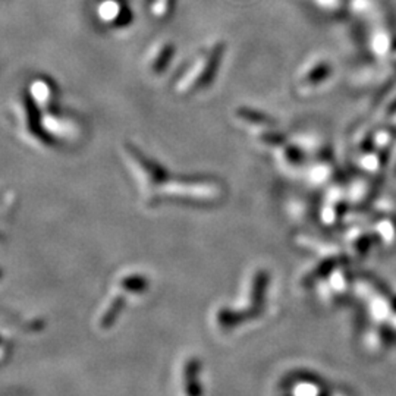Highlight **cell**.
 Listing matches in <instances>:
<instances>
[{
  "label": "cell",
  "instance_id": "cell-1",
  "mask_svg": "<svg viewBox=\"0 0 396 396\" xmlns=\"http://www.w3.org/2000/svg\"><path fill=\"white\" fill-rule=\"evenodd\" d=\"M40 110L41 109L29 97V94H25L17 100V118L21 132L31 144L46 147L52 144V138L44 128Z\"/></svg>",
  "mask_w": 396,
  "mask_h": 396
},
{
  "label": "cell",
  "instance_id": "cell-2",
  "mask_svg": "<svg viewBox=\"0 0 396 396\" xmlns=\"http://www.w3.org/2000/svg\"><path fill=\"white\" fill-rule=\"evenodd\" d=\"M221 52H224V46L216 44L209 53L200 56L194 62V67L189 68L181 78V81H178V93H191L198 87L209 84L219 67Z\"/></svg>",
  "mask_w": 396,
  "mask_h": 396
},
{
  "label": "cell",
  "instance_id": "cell-3",
  "mask_svg": "<svg viewBox=\"0 0 396 396\" xmlns=\"http://www.w3.org/2000/svg\"><path fill=\"white\" fill-rule=\"evenodd\" d=\"M123 157L131 172H134L138 184L144 189L153 188L165 175L163 169L157 165V162H153L150 157L138 151L134 146H125Z\"/></svg>",
  "mask_w": 396,
  "mask_h": 396
},
{
  "label": "cell",
  "instance_id": "cell-4",
  "mask_svg": "<svg viewBox=\"0 0 396 396\" xmlns=\"http://www.w3.org/2000/svg\"><path fill=\"white\" fill-rule=\"evenodd\" d=\"M43 125L52 137H60L63 139L74 141L75 137L81 134V125L71 116L63 114H56L53 109L46 110V115L43 116Z\"/></svg>",
  "mask_w": 396,
  "mask_h": 396
},
{
  "label": "cell",
  "instance_id": "cell-5",
  "mask_svg": "<svg viewBox=\"0 0 396 396\" xmlns=\"http://www.w3.org/2000/svg\"><path fill=\"white\" fill-rule=\"evenodd\" d=\"M96 12L106 27H123L131 21V12L123 0H99Z\"/></svg>",
  "mask_w": 396,
  "mask_h": 396
},
{
  "label": "cell",
  "instance_id": "cell-6",
  "mask_svg": "<svg viewBox=\"0 0 396 396\" xmlns=\"http://www.w3.org/2000/svg\"><path fill=\"white\" fill-rule=\"evenodd\" d=\"M28 94L29 97L34 100V103L46 112V110L53 109L55 102L57 99V88L50 79L39 76L31 83Z\"/></svg>",
  "mask_w": 396,
  "mask_h": 396
},
{
  "label": "cell",
  "instance_id": "cell-7",
  "mask_svg": "<svg viewBox=\"0 0 396 396\" xmlns=\"http://www.w3.org/2000/svg\"><path fill=\"white\" fill-rule=\"evenodd\" d=\"M173 53H175V49H173V44L169 41L153 44L146 57L149 72L153 75L162 74L169 67Z\"/></svg>",
  "mask_w": 396,
  "mask_h": 396
},
{
  "label": "cell",
  "instance_id": "cell-8",
  "mask_svg": "<svg viewBox=\"0 0 396 396\" xmlns=\"http://www.w3.org/2000/svg\"><path fill=\"white\" fill-rule=\"evenodd\" d=\"M332 68L329 63H319L314 69H311L307 75H306V83L310 86H315L319 83H323L325 79L330 75Z\"/></svg>",
  "mask_w": 396,
  "mask_h": 396
},
{
  "label": "cell",
  "instance_id": "cell-9",
  "mask_svg": "<svg viewBox=\"0 0 396 396\" xmlns=\"http://www.w3.org/2000/svg\"><path fill=\"white\" fill-rule=\"evenodd\" d=\"M236 116H240L244 121H248L254 125H272V121L268 119V116L256 112V110L251 109H238Z\"/></svg>",
  "mask_w": 396,
  "mask_h": 396
},
{
  "label": "cell",
  "instance_id": "cell-10",
  "mask_svg": "<svg viewBox=\"0 0 396 396\" xmlns=\"http://www.w3.org/2000/svg\"><path fill=\"white\" fill-rule=\"evenodd\" d=\"M175 0H153V13L156 17H166L173 8Z\"/></svg>",
  "mask_w": 396,
  "mask_h": 396
},
{
  "label": "cell",
  "instance_id": "cell-11",
  "mask_svg": "<svg viewBox=\"0 0 396 396\" xmlns=\"http://www.w3.org/2000/svg\"><path fill=\"white\" fill-rule=\"evenodd\" d=\"M267 137H263L261 139L264 141V142H267V144H278V142H282L283 141V138L282 137H278L279 134H266Z\"/></svg>",
  "mask_w": 396,
  "mask_h": 396
}]
</instances>
